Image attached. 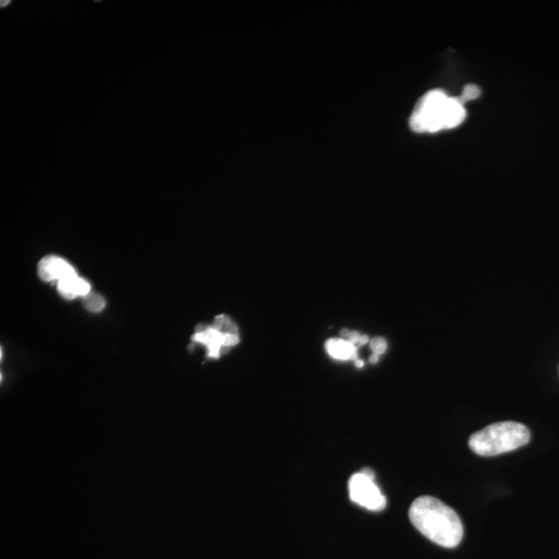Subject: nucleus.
<instances>
[{
    "mask_svg": "<svg viewBox=\"0 0 559 559\" xmlns=\"http://www.w3.org/2000/svg\"><path fill=\"white\" fill-rule=\"evenodd\" d=\"M378 359H379V355L377 354H372L370 357V362L372 364L377 363Z\"/></svg>",
    "mask_w": 559,
    "mask_h": 559,
    "instance_id": "obj_13",
    "label": "nucleus"
},
{
    "mask_svg": "<svg viewBox=\"0 0 559 559\" xmlns=\"http://www.w3.org/2000/svg\"><path fill=\"white\" fill-rule=\"evenodd\" d=\"M192 340L202 344L207 348L208 357L219 359L222 353L239 342L237 327L228 316L219 315L215 319L212 327L199 325Z\"/></svg>",
    "mask_w": 559,
    "mask_h": 559,
    "instance_id": "obj_4",
    "label": "nucleus"
},
{
    "mask_svg": "<svg viewBox=\"0 0 559 559\" xmlns=\"http://www.w3.org/2000/svg\"><path fill=\"white\" fill-rule=\"evenodd\" d=\"M10 1H1V6L4 8V6H6V4H9Z\"/></svg>",
    "mask_w": 559,
    "mask_h": 559,
    "instance_id": "obj_15",
    "label": "nucleus"
},
{
    "mask_svg": "<svg viewBox=\"0 0 559 559\" xmlns=\"http://www.w3.org/2000/svg\"><path fill=\"white\" fill-rule=\"evenodd\" d=\"M355 366H357V368H362V367L364 366V362L359 361V359H357V361H355Z\"/></svg>",
    "mask_w": 559,
    "mask_h": 559,
    "instance_id": "obj_14",
    "label": "nucleus"
},
{
    "mask_svg": "<svg viewBox=\"0 0 559 559\" xmlns=\"http://www.w3.org/2000/svg\"><path fill=\"white\" fill-rule=\"evenodd\" d=\"M531 440L528 428L516 422H500L479 430L470 439V447L483 457L497 456L519 449Z\"/></svg>",
    "mask_w": 559,
    "mask_h": 559,
    "instance_id": "obj_3",
    "label": "nucleus"
},
{
    "mask_svg": "<svg viewBox=\"0 0 559 559\" xmlns=\"http://www.w3.org/2000/svg\"><path fill=\"white\" fill-rule=\"evenodd\" d=\"M409 518L422 535L439 546L455 548L462 541L463 525L458 514L435 497L414 500Z\"/></svg>",
    "mask_w": 559,
    "mask_h": 559,
    "instance_id": "obj_1",
    "label": "nucleus"
},
{
    "mask_svg": "<svg viewBox=\"0 0 559 559\" xmlns=\"http://www.w3.org/2000/svg\"><path fill=\"white\" fill-rule=\"evenodd\" d=\"M466 112L457 97L440 89L427 92L416 103L409 126L416 133H435L462 124Z\"/></svg>",
    "mask_w": 559,
    "mask_h": 559,
    "instance_id": "obj_2",
    "label": "nucleus"
},
{
    "mask_svg": "<svg viewBox=\"0 0 559 559\" xmlns=\"http://www.w3.org/2000/svg\"><path fill=\"white\" fill-rule=\"evenodd\" d=\"M350 499L369 511H379L386 506V499L374 483V472L363 470L352 475L348 483Z\"/></svg>",
    "mask_w": 559,
    "mask_h": 559,
    "instance_id": "obj_5",
    "label": "nucleus"
},
{
    "mask_svg": "<svg viewBox=\"0 0 559 559\" xmlns=\"http://www.w3.org/2000/svg\"><path fill=\"white\" fill-rule=\"evenodd\" d=\"M479 94H481V89H479V86L468 85L464 87L461 97H457V99L464 105L466 102L472 101V99H475L477 97H479Z\"/></svg>",
    "mask_w": 559,
    "mask_h": 559,
    "instance_id": "obj_10",
    "label": "nucleus"
},
{
    "mask_svg": "<svg viewBox=\"0 0 559 559\" xmlns=\"http://www.w3.org/2000/svg\"><path fill=\"white\" fill-rule=\"evenodd\" d=\"M83 305L88 311L99 312L105 308V300L99 294L90 292L83 298Z\"/></svg>",
    "mask_w": 559,
    "mask_h": 559,
    "instance_id": "obj_9",
    "label": "nucleus"
},
{
    "mask_svg": "<svg viewBox=\"0 0 559 559\" xmlns=\"http://www.w3.org/2000/svg\"><path fill=\"white\" fill-rule=\"evenodd\" d=\"M325 348L330 357L340 361H348V359H357V348L354 344L350 343L347 340H336L332 339L325 344Z\"/></svg>",
    "mask_w": 559,
    "mask_h": 559,
    "instance_id": "obj_8",
    "label": "nucleus"
},
{
    "mask_svg": "<svg viewBox=\"0 0 559 559\" xmlns=\"http://www.w3.org/2000/svg\"><path fill=\"white\" fill-rule=\"evenodd\" d=\"M58 291L63 298H67V300H74L78 296L85 298L92 292V287L87 281L77 275L58 282Z\"/></svg>",
    "mask_w": 559,
    "mask_h": 559,
    "instance_id": "obj_7",
    "label": "nucleus"
},
{
    "mask_svg": "<svg viewBox=\"0 0 559 559\" xmlns=\"http://www.w3.org/2000/svg\"><path fill=\"white\" fill-rule=\"evenodd\" d=\"M371 349H372L373 354L380 355L386 352V342L382 338H375L371 341Z\"/></svg>",
    "mask_w": 559,
    "mask_h": 559,
    "instance_id": "obj_11",
    "label": "nucleus"
},
{
    "mask_svg": "<svg viewBox=\"0 0 559 559\" xmlns=\"http://www.w3.org/2000/svg\"><path fill=\"white\" fill-rule=\"evenodd\" d=\"M38 273L40 279L46 282H60L67 278L77 276L76 269L71 264L55 255H49L40 260L38 266Z\"/></svg>",
    "mask_w": 559,
    "mask_h": 559,
    "instance_id": "obj_6",
    "label": "nucleus"
},
{
    "mask_svg": "<svg viewBox=\"0 0 559 559\" xmlns=\"http://www.w3.org/2000/svg\"><path fill=\"white\" fill-rule=\"evenodd\" d=\"M368 342H369L368 336H362L361 340H359V346L365 345V344L368 343Z\"/></svg>",
    "mask_w": 559,
    "mask_h": 559,
    "instance_id": "obj_12",
    "label": "nucleus"
}]
</instances>
